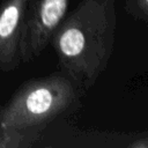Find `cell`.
I'll use <instances>...</instances> for the list:
<instances>
[{
    "instance_id": "obj_4",
    "label": "cell",
    "mask_w": 148,
    "mask_h": 148,
    "mask_svg": "<svg viewBox=\"0 0 148 148\" xmlns=\"http://www.w3.org/2000/svg\"><path fill=\"white\" fill-rule=\"evenodd\" d=\"M28 0L0 3V71L9 73L21 62V38Z\"/></svg>"
},
{
    "instance_id": "obj_7",
    "label": "cell",
    "mask_w": 148,
    "mask_h": 148,
    "mask_svg": "<svg viewBox=\"0 0 148 148\" xmlns=\"http://www.w3.org/2000/svg\"><path fill=\"white\" fill-rule=\"evenodd\" d=\"M0 110H1V105H0Z\"/></svg>"
},
{
    "instance_id": "obj_1",
    "label": "cell",
    "mask_w": 148,
    "mask_h": 148,
    "mask_svg": "<svg viewBox=\"0 0 148 148\" xmlns=\"http://www.w3.org/2000/svg\"><path fill=\"white\" fill-rule=\"evenodd\" d=\"M116 0H80L51 37L59 68L83 90L104 73L113 53Z\"/></svg>"
},
{
    "instance_id": "obj_5",
    "label": "cell",
    "mask_w": 148,
    "mask_h": 148,
    "mask_svg": "<svg viewBox=\"0 0 148 148\" xmlns=\"http://www.w3.org/2000/svg\"><path fill=\"white\" fill-rule=\"evenodd\" d=\"M44 127L14 130L0 127V148H28L32 147L40 138Z\"/></svg>"
},
{
    "instance_id": "obj_2",
    "label": "cell",
    "mask_w": 148,
    "mask_h": 148,
    "mask_svg": "<svg viewBox=\"0 0 148 148\" xmlns=\"http://www.w3.org/2000/svg\"><path fill=\"white\" fill-rule=\"evenodd\" d=\"M83 90L65 73L29 79L0 110V127L27 130L45 127L56 118L81 108Z\"/></svg>"
},
{
    "instance_id": "obj_3",
    "label": "cell",
    "mask_w": 148,
    "mask_h": 148,
    "mask_svg": "<svg viewBox=\"0 0 148 148\" xmlns=\"http://www.w3.org/2000/svg\"><path fill=\"white\" fill-rule=\"evenodd\" d=\"M71 0H28L21 38V62L27 64L50 44L67 15Z\"/></svg>"
},
{
    "instance_id": "obj_6",
    "label": "cell",
    "mask_w": 148,
    "mask_h": 148,
    "mask_svg": "<svg viewBox=\"0 0 148 148\" xmlns=\"http://www.w3.org/2000/svg\"><path fill=\"white\" fill-rule=\"evenodd\" d=\"M125 10L134 20L148 25V0H126Z\"/></svg>"
}]
</instances>
